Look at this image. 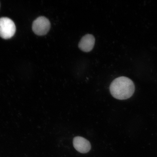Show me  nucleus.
Masks as SVG:
<instances>
[{
  "instance_id": "1",
  "label": "nucleus",
  "mask_w": 157,
  "mask_h": 157,
  "mask_svg": "<svg viewBox=\"0 0 157 157\" xmlns=\"http://www.w3.org/2000/svg\"><path fill=\"white\" fill-rule=\"evenodd\" d=\"M109 89L114 98L119 100H125L132 97L134 93L135 87L130 78L121 76L113 80Z\"/></svg>"
},
{
  "instance_id": "2",
  "label": "nucleus",
  "mask_w": 157,
  "mask_h": 157,
  "mask_svg": "<svg viewBox=\"0 0 157 157\" xmlns=\"http://www.w3.org/2000/svg\"><path fill=\"white\" fill-rule=\"evenodd\" d=\"M15 25L11 19L7 17L0 18V37L4 39H9L15 34Z\"/></svg>"
},
{
  "instance_id": "3",
  "label": "nucleus",
  "mask_w": 157,
  "mask_h": 157,
  "mask_svg": "<svg viewBox=\"0 0 157 157\" xmlns=\"http://www.w3.org/2000/svg\"><path fill=\"white\" fill-rule=\"evenodd\" d=\"M50 26V21L48 18L44 17H40L33 22L32 29L35 34L43 36L48 33Z\"/></svg>"
},
{
  "instance_id": "4",
  "label": "nucleus",
  "mask_w": 157,
  "mask_h": 157,
  "mask_svg": "<svg viewBox=\"0 0 157 157\" xmlns=\"http://www.w3.org/2000/svg\"><path fill=\"white\" fill-rule=\"evenodd\" d=\"M73 143L74 147L76 150L82 154L87 153L91 150V145L90 142L83 137H75Z\"/></svg>"
},
{
  "instance_id": "5",
  "label": "nucleus",
  "mask_w": 157,
  "mask_h": 157,
  "mask_svg": "<svg viewBox=\"0 0 157 157\" xmlns=\"http://www.w3.org/2000/svg\"><path fill=\"white\" fill-rule=\"evenodd\" d=\"M95 38L93 35L87 34L84 35L78 44V48L83 52H89L94 48L95 44Z\"/></svg>"
}]
</instances>
